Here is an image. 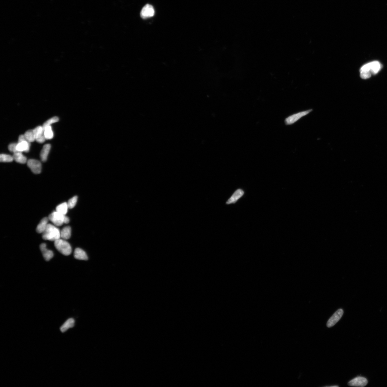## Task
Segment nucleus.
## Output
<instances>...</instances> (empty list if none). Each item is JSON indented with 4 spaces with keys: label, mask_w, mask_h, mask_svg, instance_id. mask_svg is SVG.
<instances>
[{
    "label": "nucleus",
    "mask_w": 387,
    "mask_h": 387,
    "mask_svg": "<svg viewBox=\"0 0 387 387\" xmlns=\"http://www.w3.org/2000/svg\"><path fill=\"white\" fill-rule=\"evenodd\" d=\"M27 164L31 171L35 174H38L41 172L42 164L39 161L31 159L28 161Z\"/></svg>",
    "instance_id": "obj_5"
},
{
    "label": "nucleus",
    "mask_w": 387,
    "mask_h": 387,
    "mask_svg": "<svg viewBox=\"0 0 387 387\" xmlns=\"http://www.w3.org/2000/svg\"><path fill=\"white\" fill-rule=\"evenodd\" d=\"M35 140L37 143H44L46 140L44 135V130L41 126H39L33 129Z\"/></svg>",
    "instance_id": "obj_7"
},
{
    "label": "nucleus",
    "mask_w": 387,
    "mask_h": 387,
    "mask_svg": "<svg viewBox=\"0 0 387 387\" xmlns=\"http://www.w3.org/2000/svg\"><path fill=\"white\" fill-rule=\"evenodd\" d=\"M72 229L70 226H66L60 231L61 238L63 240H68L70 238Z\"/></svg>",
    "instance_id": "obj_17"
},
{
    "label": "nucleus",
    "mask_w": 387,
    "mask_h": 387,
    "mask_svg": "<svg viewBox=\"0 0 387 387\" xmlns=\"http://www.w3.org/2000/svg\"><path fill=\"white\" fill-rule=\"evenodd\" d=\"M44 130V135L46 140H51L53 138L54 133L51 126L46 127Z\"/></svg>",
    "instance_id": "obj_22"
},
{
    "label": "nucleus",
    "mask_w": 387,
    "mask_h": 387,
    "mask_svg": "<svg viewBox=\"0 0 387 387\" xmlns=\"http://www.w3.org/2000/svg\"><path fill=\"white\" fill-rule=\"evenodd\" d=\"M13 156L9 155L2 154L0 155V161L3 162H10L14 160Z\"/></svg>",
    "instance_id": "obj_23"
},
{
    "label": "nucleus",
    "mask_w": 387,
    "mask_h": 387,
    "mask_svg": "<svg viewBox=\"0 0 387 387\" xmlns=\"http://www.w3.org/2000/svg\"><path fill=\"white\" fill-rule=\"evenodd\" d=\"M313 110L312 109H309L298 112L290 116L285 119V124L287 125H290L294 124L302 117L308 115Z\"/></svg>",
    "instance_id": "obj_4"
},
{
    "label": "nucleus",
    "mask_w": 387,
    "mask_h": 387,
    "mask_svg": "<svg viewBox=\"0 0 387 387\" xmlns=\"http://www.w3.org/2000/svg\"><path fill=\"white\" fill-rule=\"evenodd\" d=\"M370 72L372 74L378 73L381 68V65L378 61H374L369 63Z\"/></svg>",
    "instance_id": "obj_16"
},
{
    "label": "nucleus",
    "mask_w": 387,
    "mask_h": 387,
    "mask_svg": "<svg viewBox=\"0 0 387 387\" xmlns=\"http://www.w3.org/2000/svg\"><path fill=\"white\" fill-rule=\"evenodd\" d=\"M155 10L152 5L147 4L142 9L140 15L143 19L152 17L154 15Z\"/></svg>",
    "instance_id": "obj_8"
},
{
    "label": "nucleus",
    "mask_w": 387,
    "mask_h": 387,
    "mask_svg": "<svg viewBox=\"0 0 387 387\" xmlns=\"http://www.w3.org/2000/svg\"><path fill=\"white\" fill-rule=\"evenodd\" d=\"M74 324V319L72 318L69 319L61 326L60 328L61 332L63 333L66 332L69 328L73 327Z\"/></svg>",
    "instance_id": "obj_19"
},
{
    "label": "nucleus",
    "mask_w": 387,
    "mask_h": 387,
    "mask_svg": "<svg viewBox=\"0 0 387 387\" xmlns=\"http://www.w3.org/2000/svg\"><path fill=\"white\" fill-rule=\"evenodd\" d=\"M54 245L56 249L63 255L69 256L72 253V247L66 240L60 238L54 242Z\"/></svg>",
    "instance_id": "obj_3"
},
{
    "label": "nucleus",
    "mask_w": 387,
    "mask_h": 387,
    "mask_svg": "<svg viewBox=\"0 0 387 387\" xmlns=\"http://www.w3.org/2000/svg\"><path fill=\"white\" fill-rule=\"evenodd\" d=\"M343 314V311L342 309L338 310L329 319L327 323V327L328 328H331L334 326L341 318Z\"/></svg>",
    "instance_id": "obj_6"
},
{
    "label": "nucleus",
    "mask_w": 387,
    "mask_h": 387,
    "mask_svg": "<svg viewBox=\"0 0 387 387\" xmlns=\"http://www.w3.org/2000/svg\"><path fill=\"white\" fill-rule=\"evenodd\" d=\"M40 248L45 260L46 261H49L53 258L54 253L52 250H48L47 248L46 244L43 243L40 245Z\"/></svg>",
    "instance_id": "obj_11"
},
{
    "label": "nucleus",
    "mask_w": 387,
    "mask_h": 387,
    "mask_svg": "<svg viewBox=\"0 0 387 387\" xmlns=\"http://www.w3.org/2000/svg\"><path fill=\"white\" fill-rule=\"evenodd\" d=\"M48 218L54 225L57 227L61 226L64 223L68 224L70 222V219L66 215L61 214L56 210L52 212Z\"/></svg>",
    "instance_id": "obj_2"
},
{
    "label": "nucleus",
    "mask_w": 387,
    "mask_h": 387,
    "mask_svg": "<svg viewBox=\"0 0 387 387\" xmlns=\"http://www.w3.org/2000/svg\"><path fill=\"white\" fill-rule=\"evenodd\" d=\"M30 143L27 141L17 143V149L19 152H28L29 150Z\"/></svg>",
    "instance_id": "obj_13"
},
{
    "label": "nucleus",
    "mask_w": 387,
    "mask_h": 387,
    "mask_svg": "<svg viewBox=\"0 0 387 387\" xmlns=\"http://www.w3.org/2000/svg\"><path fill=\"white\" fill-rule=\"evenodd\" d=\"M57 227L54 224L48 223L45 230L42 233L43 239L54 242L60 239V231Z\"/></svg>",
    "instance_id": "obj_1"
},
{
    "label": "nucleus",
    "mask_w": 387,
    "mask_h": 387,
    "mask_svg": "<svg viewBox=\"0 0 387 387\" xmlns=\"http://www.w3.org/2000/svg\"><path fill=\"white\" fill-rule=\"evenodd\" d=\"M69 209L68 203L64 202L58 205L56 207V210L63 215H66Z\"/></svg>",
    "instance_id": "obj_20"
},
{
    "label": "nucleus",
    "mask_w": 387,
    "mask_h": 387,
    "mask_svg": "<svg viewBox=\"0 0 387 387\" xmlns=\"http://www.w3.org/2000/svg\"><path fill=\"white\" fill-rule=\"evenodd\" d=\"M368 381L365 377H358L352 379L348 383L349 385L351 386L364 387L367 385Z\"/></svg>",
    "instance_id": "obj_9"
},
{
    "label": "nucleus",
    "mask_w": 387,
    "mask_h": 387,
    "mask_svg": "<svg viewBox=\"0 0 387 387\" xmlns=\"http://www.w3.org/2000/svg\"><path fill=\"white\" fill-rule=\"evenodd\" d=\"M244 190L241 189H237L234 192L232 195L228 200L226 204H235L236 203L238 200L240 199L241 198L243 197L244 195Z\"/></svg>",
    "instance_id": "obj_10"
},
{
    "label": "nucleus",
    "mask_w": 387,
    "mask_h": 387,
    "mask_svg": "<svg viewBox=\"0 0 387 387\" xmlns=\"http://www.w3.org/2000/svg\"><path fill=\"white\" fill-rule=\"evenodd\" d=\"M24 135L26 140L29 143L35 141V136L33 130H30L27 131L25 133Z\"/></svg>",
    "instance_id": "obj_21"
},
{
    "label": "nucleus",
    "mask_w": 387,
    "mask_h": 387,
    "mask_svg": "<svg viewBox=\"0 0 387 387\" xmlns=\"http://www.w3.org/2000/svg\"><path fill=\"white\" fill-rule=\"evenodd\" d=\"M360 72V77L363 79H367L371 77L372 74L370 72H366V71H361Z\"/></svg>",
    "instance_id": "obj_26"
},
{
    "label": "nucleus",
    "mask_w": 387,
    "mask_h": 387,
    "mask_svg": "<svg viewBox=\"0 0 387 387\" xmlns=\"http://www.w3.org/2000/svg\"><path fill=\"white\" fill-rule=\"evenodd\" d=\"M13 157L14 160L18 163L25 164L27 162V158L22 154V152H18L14 153Z\"/></svg>",
    "instance_id": "obj_18"
},
{
    "label": "nucleus",
    "mask_w": 387,
    "mask_h": 387,
    "mask_svg": "<svg viewBox=\"0 0 387 387\" xmlns=\"http://www.w3.org/2000/svg\"><path fill=\"white\" fill-rule=\"evenodd\" d=\"M78 201L77 196H75L69 200L68 203L69 209H72L75 206Z\"/></svg>",
    "instance_id": "obj_25"
},
{
    "label": "nucleus",
    "mask_w": 387,
    "mask_h": 387,
    "mask_svg": "<svg viewBox=\"0 0 387 387\" xmlns=\"http://www.w3.org/2000/svg\"><path fill=\"white\" fill-rule=\"evenodd\" d=\"M74 257L76 259L82 260H87L88 259L85 252L79 248H76L75 250Z\"/></svg>",
    "instance_id": "obj_12"
},
{
    "label": "nucleus",
    "mask_w": 387,
    "mask_h": 387,
    "mask_svg": "<svg viewBox=\"0 0 387 387\" xmlns=\"http://www.w3.org/2000/svg\"><path fill=\"white\" fill-rule=\"evenodd\" d=\"M51 146L50 144L45 145L40 153V158L43 162H45L47 160L48 157L51 149Z\"/></svg>",
    "instance_id": "obj_15"
},
{
    "label": "nucleus",
    "mask_w": 387,
    "mask_h": 387,
    "mask_svg": "<svg viewBox=\"0 0 387 387\" xmlns=\"http://www.w3.org/2000/svg\"><path fill=\"white\" fill-rule=\"evenodd\" d=\"M59 118L57 117H54L52 118L48 119L44 123L42 126L44 130L45 128H46V127L51 126V124H53L54 123L57 122V121H59Z\"/></svg>",
    "instance_id": "obj_24"
},
{
    "label": "nucleus",
    "mask_w": 387,
    "mask_h": 387,
    "mask_svg": "<svg viewBox=\"0 0 387 387\" xmlns=\"http://www.w3.org/2000/svg\"><path fill=\"white\" fill-rule=\"evenodd\" d=\"M49 220L48 218L45 217L43 218L37 226L36 228L37 232L39 233H42L44 232L45 231V230L47 227Z\"/></svg>",
    "instance_id": "obj_14"
},
{
    "label": "nucleus",
    "mask_w": 387,
    "mask_h": 387,
    "mask_svg": "<svg viewBox=\"0 0 387 387\" xmlns=\"http://www.w3.org/2000/svg\"><path fill=\"white\" fill-rule=\"evenodd\" d=\"M17 143H12L10 144L8 146V148L9 151L11 152L15 153L19 152L17 149Z\"/></svg>",
    "instance_id": "obj_27"
}]
</instances>
